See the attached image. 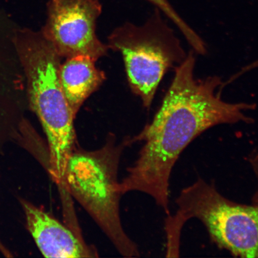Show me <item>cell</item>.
<instances>
[{"label":"cell","instance_id":"obj_1","mask_svg":"<svg viewBox=\"0 0 258 258\" xmlns=\"http://www.w3.org/2000/svg\"><path fill=\"white\" fill-rule=\"evenodd\" d=\"M195 53L190 51L175 68L172 82L153 120L132 138L135 143L144 144L119 184L122 196L132 191L146 194L167 215L170 214L171 173L188 145L215 125L253 122L246 113L253 110L255 105L222 99L224 84L220 77L195 79Z\"/></svg>","mask_w":258,"mask_h":258},{"label":"cell","instance_id":"obj_2","mask_svg":"<svg viewBox=\"0 0 258 258\" xmlns=\"http://www.w3.org/2000/svg\"><path fill=\"white\" fill-rule=\"evenodd\" d=\"M15 40L24 71L28 107L37 116L47 138V170L56 184L62 186L77 142L76 117L60 82L62 58L41 31L17 28Z\"/></svg>","mask_w":258,"mask_h":258},{"label":"cell","instance_id":"obj_3","mask_svg":"<svg viewBox=\"0 0 258 258\" xmlns=\"http://www.w3.org/2000/svg\"><path fill=\"white\" fill-rule=\"evenodd\" d=\"M134 142L132 138L118 143L108 135L101 148L93 151L75 148L68 163L67 185L71 196L94 220L122 256H140L136 243L121 223L118 190L119 166L122 154Z\"/></svg>","mask_w":258,"mask_h":258},{"label":"cell","instance_id":"obj_4","mask_svg":"<svg viewBox=\"0 0 258 258\" xmlns=\"http://www.w3.org/2000/svg\"><path fill=\"white\" fill-rule=\"evenodd\" d=\"M176 203V214L167 215L165 221L167 257L178 256L183 226L196 218L221 249L237 257H258V202L251 205L238 204L199 178L182 190Z\"/></svg>","mask_w":258,"mask_h":258},{"label":"cell","instance_id":"obj_5","mask_svg":"<svg viewBox=\"0 0 258 258\" xmlns=\"http://www.w3.org/2000/svg\"><path fill=\"white\" fill-rule=\"evenodd\" d=\"M107 46L121 54L132 91L147 109L165 74L187 56L158 9L143 25L126 23L115 28L109 35Z\"/></svg>","mask_w":258,"mask_h":258},{"label":"cell","instance_id":"obj_6","mask_svg":"<svg viewBox=\"0 0 258 258\" xmlns=\"http://www.w3.org/2000/svg\"><path fill=\"white\" fill-rule=\"evenodd\" d=\"M41 30L61 58L85 56L96 61L106 55L107 44L96 35L102 6L99 0H49Z\"/></svg>","mask_w":258,"mask_h":258},{"label":"cell","instance_id":"obj_7","mask_svg":"<svg viewBox=\"0 0 258 258\" xmlns=\"http://www.w3.org/2000/svg\"><path fill=\"white\" fill-rule=\"evenodd\" d=\"M29 231L46 257H95L98 251L66 224L27 202H22Z\"/></svg>","mask_w":258,"mask_h":258},{"label":"cell","instance_id":"obj_8","mask_svg":"<svg viewBox=\"0 0 258 258\" xmlns=\"http://www.w3.org/2000/svg\"><path fill=\"white\" fill-rule=\"evenodd\" d=\"M92 58H68L60 64L59 79L68 104L76 117L83 103L98 90L106 80L104 72L96 67Z\"/></svg>","mask_w":258,"mask_h":258},{"label":"cell","instance_id":"obj_9","mask_svg":"<svg viewBox=\"0 0 258 258\" xmlns=\"http://www.w3.org/2000/svg\"><path fill=\"white\" fill-rule=\"evenodd\" d=\"M147 1L156 6L158 9L162 11L171 21H172L186 39H189L194 36L195 31L177 15L167 0H147Z\"/></svg>","mask_w":258,"mask_h":258}]
</instances>
